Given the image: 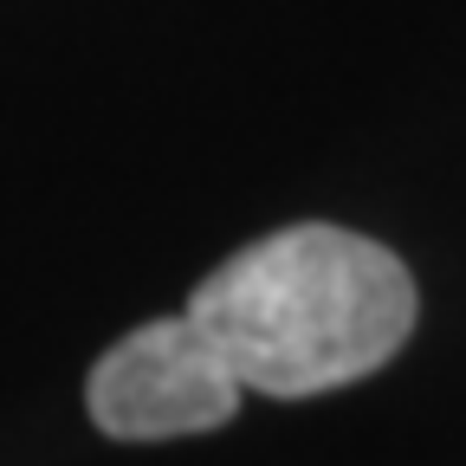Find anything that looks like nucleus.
<instances>
[{"label": "nucleus", "instance_id": "nucleus-1", "mask_svg": "<svg viewBox=\"0 0 466 466\" xmlns=\"http://www.w3.org/2000/svg\"><path fill=\"white\" fill-rule=\"evenodd\" d=\"M182 318L240 395L305 401L376 376L415 330L421 291L382 240L305 220L220 259L188 291Z\"/></svg>", "mask_w": 466, "mask_h": 466}, {"label": "nucleus", "instance_id": "nucleus-2", "mask_svg": "<svg viewBox=\"0 0 466 466\" xmlns=\"http://www.w3.org/2000/svg\"><path fill=\"white\" fill-rule=\"evenodd\" d=\"M85 408L110 441H175V434H214L240 408V382L220 370L201 330L175 311L149 318L130 337H116L91 363Z\"/></svg>", "mask_w": 466, "mask_h": 466}]
</instances>
